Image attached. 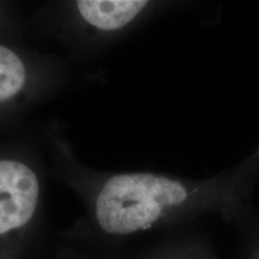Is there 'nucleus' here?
<instances>
[{
  "mask_svg": "<svg viewBox=\"0 0 259 259\" xmlns=\"http://www.w3.org/2000/svg\"><path fill=\"white\" fill-rule=\"evenodd\" d=\"M44 191V176L36 157H0V244L35 236Z\"/></svg>",
  "mask_w": 259,
  "mask_h": 259,
  "instance_id": "nucleus-3",
  "label": "nucleus"
},
{
  "mask_svg": "<svg viewBox=\"0 0 259 259\" xmlns=\"http://www.w3.org/2000/svg\"><path fill=\"white\" fill-rule=\"evenodd\" d=\"M57 169L65 183L79 196L87 212V227L99 239L122 240L153 231L177 220L215 208L219 189L154 171L92 170L73 157L57 138Z\"/></svg>",
  "mask_w": 259,
  "mask_h": 259,
  "instance_id": "nucleus-1",
  "label": "nucleus"
},
{
  "mask_svg": "<svg viewBox=\"0 0 259 259\" xmlns=\"http://www.w3.org/2000/svg\"><path fill=\"white\" fill-rule=\"evenodd\" d=\"M46 12L50 30L72 46L100 47L134 31L149 17L147 0H77L56 3ZM53 34V35H54Z\"/></svg>",
  "mask_w": 259,
  "mask_h": 259,
  "instance_id": "nucleus-2",
  "label": "nucleus"
},
{
  "mask_svg": "<svg viewBox=\"0 0 259 259\" xmlns=\"http://www.w3.org/2000/svg\"><path fill=\"white\" fill-rule=\"evenodd\" d=\"M67 76L61 59L0 44V111L37 106L63 88Z\"/></svg>",
  "mask_w": 259,
  "mask_h": 259,
  "instance_id": "nucleus-4",
  "label": "nucleus"
},
{
  "mask_svg": "<svg viewBox=\"0 0 259 259\" xmlns=\"http://www.w3.org/2000/svg\"><path fill=\"white\" fill-rule=\"evenodd\" d=\"M31 239L21 238L0 244V259H23Z\"/></svg>",
  "mask_w": 259,
  "mask_h": 259,
  "instance_id": "nucleus-6",
  "label": "nucleus"
},
{
  "mask_svg": "<svg viewBox=\"0 0 259 259\" xmlns=\"http://www.w3.org/2000/svg\"><path fill=\"white\" fill-rule=\"evenodd\" d=\"M137 259H205L196 250L187 246H170V247L155 248Z\"/></svg>",
  "mask_w": 259,
  "mask_h": 259,
  "instance_id": "nucleus-5",
  "label": "nucleus"
}]
</instances>
